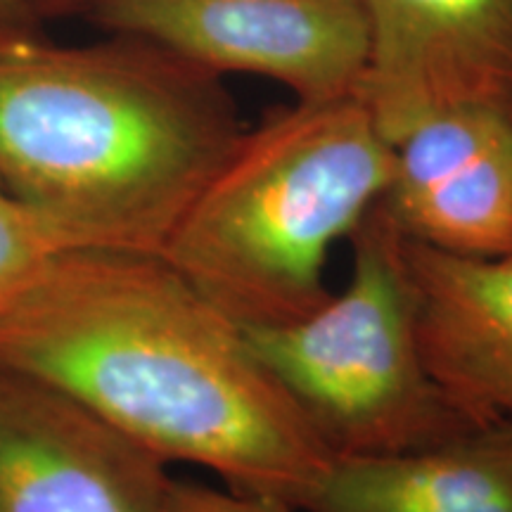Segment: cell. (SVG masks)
I'll use <instances>...</instances> for the list:
<instances>
[{
  "label": "cell",
  "instance_id": "6da1fadb",
  "mask_svg": "<svg viewBox=\"0 0 512 512\" xmlns=\"http://www.w3.org/2000/svg\"><path fill=\"white\" fill-rule=\"evenodd\" d=\"M0 366L238 496L304 512L335 460L245 328L159 252L55 254L0 318Z\"/></svg>",
  "mask_w": 512,
  "mask_h": 512
},
{
  "label": "cell",
  "instance_id": "7a4b0ae2",
  "mask_svg": "<svg viewBox=\"0 0 512 512\" xmlns=\"http://www.w3.org/2000/svg\"><path fill=\"white\" fill-rule=\"evenodd\" d=\"M112 36L0 29V183L67 249L162 252L247 128L219 74Z\"/></svg>",
  "mask_w": 512,
  "mask_h": 512
},
{
  "label": "cell",
  "instance_id": "3957f363",
  "mask_svg": "<svg viewBox=\"0 0 512 512\" xmlns=\"http://www.w3.org/2000/svg\"><path fill=\"white\" fill-rule=\"evenodd\" d=\"M394 145L354 95L294 102L242 133L159 254L245 330L309 316L335 245L382 200Z\"/></svg>",
  "mask_w": 512,
  "mask_h": 512
},
{
  "label": "cell",
  "instance_id": "277c9868",
  "mask_svg": "<svg viewBox=\"0 0 512 512\" xmlns=\"http://www.w3.org/2000/svg\"><path fill=\"white\" fill-rule=\"evenodd\" d=\"M349 245L344 290L290 325L245 330L254 354L335 458L406 453L475 427L427 368L406 240L380 204Z\"/></svg>",
  "mask_w": 512,
  "mask_h": 512
},
{
  "label": "cell",
  "instance_id": "5b68a950",
  "mask_svg": "<svg viewBox=\"0 0 512 512\" xmlns=\"http://www.w3.org/2000/svg\"><path fill=\"white\" fill-rule=\"evenodd\" d=\"M117 36L155 43L214 74H256L297 102L356 93L368 55L363 0H91Z\"/></svg>",
  "mask_w": 512,
  "mask_h": 512
},
{
  "label": "cell",
  "instance_id": "8992f818",
  "mask_svg": "<svg viewBox=\"0 0 512 512\" xmlns=\"http://www.w3.org/2000/svg\"><path fill=\"white\" fill-rule=\"evenodd\" d=\"M368 55L354 98L389 143L460 107L512 102V0H363Z\"/></svg>",
  "mask_w": 512,
  "mask_h": 512
},
{
  "label": "cell",
  "instance_id": "52a82bcc",
  "mask_svg": "<svg viewBox=\"0 0 512 512\" xmlns=\"http://www.w3.org/2000/svg\"><path fill=\"white\" fill-rule=\"evenodd\" d=\"M150 451L60 387L0 366V512H164Z\"/></svg>",
  "mask_w": 512,
  "mask_h": 512
},
{
  "label": "cell",
  "instance_id": "ba28073f",
  "mask_svg": "<svg viewBox=\"0 0 512 512\" xmlns=\"http://www.w3.org/2000/svg\"><path fill=\"white\" fill-rule=\"evenodd\" d=\"M406 240L458 256L512 254V119L460 107L394 143L392 181L377 202Z\"/></svg>",
  "mask_w": 512,
  "mask_h": 512
},
{
  "label": "cell",
  "instance_id": "9c48e42d",
  "mask_svg": "<svg viewBox=\"0 0 512 512\" xmlns=\"http://www.w3.org/2000/svg\"><path fill=\"white\" fill-rule=\"evenodd\" d=\"M406 259L432 377L475 425L512 422V254L458 256L406 240Z\"/></svg>",
  "mask_w": 512,
  "mask_h": 512
},
{
  "label": "cell",
  "instance_id": "30bf717a",
  "mask_svg": "<svg viewBox=\"0 0 512 512\" xmlns=\"http://www.w3.org/2000/svg\"><path fill=\"white\" fill-rule=\"evenodd\" d=\"M304 512H512V422L392 456L335 458Z\"/></svg>",
  "mask_w": 512,
  "mask_h": 512
},
{
  "label": "cell",
  "instance_id": "8fae6325",
  "mask_svg": "<svg viewBox=\"0 0 512 512\" xmlns=\"http://www.w3.org/2000/svg\"><path fill=\"white\" fill-rule=\"evenodd\" d=\"M64 249L53 228L0 183V318Z\"/></svg>",
  "mask_w": 512,
  "mask_h": 512
},
{
  "label": "cell",
  "instance_id": "7c38bea8",
  "mask_svg": "<svg viewBox=\"0 0 512 512\" xmlns=\"http://www.w3.org/2000/svg\"><path fill=\"white\" fill-rule=\"evenodd\" d=\"M164 512H297L285 505L238 496L228 489L171 479Z\"/></svg>",
  "mask_w": 512,
  "mask_h": 512
},
{
  "label": "cell",
  "instance_id": "4fadbf2b",
  "mask_svg": "<svg viewBox=\"0 0 512 512\" xmlns=\"http://www.w3.org/2000/svg\"><path fill=\"white\" fill-rule=\"evenodd\" d=\"M19 3H22V8L29 17H36L38 12H57V10L76 8V5H88L91 0H19Z\"/></svg>",
  "mask_w": 512,
  "mask_h": 512
},
{
  "label": "cell",
  "instance_id": "5bb4252c",
  "mask_svg": "<svg viewBox=\"0 0 512 512\" xmlns=\"http://www.w3.org/2000/svg\"><path fill=\"white\" fill-rule=\"evenodd\" d=\"M17 10V0H0V17H8Z\"/></svg>",
  "mask_w": 512,
  "mask_h": 512
},
{
  "label": "cell",
  "instance_id": "9a60e30c",
  "mask_svg": "<svg viewBox=\"0 0 512 512\" xmlns=\"http://www.w3.org/2000/svg\"><path fill=\"white\" fill-rule=\"evenodd\" d=\"M508 114H510V119H512V102H510V107H508Z\"/></svg>",
  "mask_w": 512,
  "mask_h": 512
}]
</instances>
